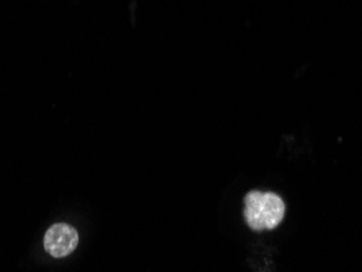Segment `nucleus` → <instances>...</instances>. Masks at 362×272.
Segmentation results:
<instances>
[{
  "instance_id": "obj_2",
  "label": "nucleus",
  "mask_w": 362,
  "mask_h": 272,
  "mask_svg": "<svg viewBox=\"0 0 362 272\" xmlns=\"http://www.w3.org/2000/svg\"><path fill=\"white\" fill-rule=\"evenodd\" d=\"M78 244V233L67 223H56L45 235V249L52 258H66Z\"/></svg>"
},
{
  "instance_id": "obj_1",
  "label": "nucleus",
  "mask_w": 362,
  "mask_h": 272,
  "mask_svg": "<svg viewBox=\"0 0 362 272\" xmlns=\"http://www.w3.org/2000/svg\"><path fill=\"white\" fill-rule=\"evenodd\" d=\"M243 215L253 232L274 230L284 220L286 202L271 191H250L245 196Z\"/></svg>"
}]
</instances>
